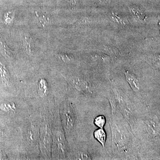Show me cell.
I'll return each instance as SVG.
<instances>
[{
    "label": "cell",
    "mask_w": 160,
    "mask_h": 160,
    "mask_svg": "<svg viewBox=\"0 0 160 160\" xmlns=\"http://www.w3.org/2000/svg\"><path fill=\"white\" fill-rule=\"evenodd\" d=\"M111 128L113 146L119 150L124 149L126 146V143L128 142V134L123 130L122 128L118 126L114 120L112 121Z\"/></svg>",
    "instance_id": "obj_1"
},
{
    "label": "cell",
    "mask_w": 160,
    "mask_h": 160,
    "mask_svg": "<svg viewBox=\"0 0 160 160\" xmlns=\"http://www.w3.org/2000/svg\"><path fill=\"white\" fill-rule=\"evenodd\" d=\"M146 128L148 134L152 137L159 136L160 124L155 118H149L146 121Z\"/></svg>",
    "instance_id": "obj_2"
},
{
    "label": "cell",
    "mask_w": 160,
    "mask_h": 160,
    "mask_svg": "<svg viewBox=\"0 0 160 160\" xmlns=\"http://www.w3.org/2000/svg\"><path fill=\"white\" fill-rule=\"evenodd\" d=\"M23 49L25 52L29 56L34 54V43L31 37L28 34H25L22 38Z\"/></svg>",
    "instance_id": "obj_3"
},
{
    "label": "cell",
    "mask_w": 160,
    "mask_h": 160,
    "mask_svg": "<svg viewBox=\"0 0 160 160\" xmlns=\"http://www.w3.org/2000/svg\"><path fill=\"white\" fill-rule=\"evenodd\" d=\"M125 74L126 80L129 83L132 90L135 92L139 91V83L136 77L134 74L127 71L125 72Z\"/></svg>",
    "instance_id": "obj_4"
},
{
    "label": "cell",
    "mask_w": 160,
    "mask_h": 160,
    "mask_svg": "<svg viewBox=\"0 0 160 160\" xmlns=\"http://www.w3.org/2000/svg\"><path fill=\"white\" fill-rule=\"evenodd\" d=\"M0 52L8 59L12 60L14 58L13 51L8 47L5 42L2 41H0Z\"/></svg>",
    "instance_id": "obj_5"
},
{
    "label": "cell",
    "mask_w": 160,
    "mask_h": 160,
    "mask_svg": "<svg viewBox=\"0 0 160 160\" xmlns=\"http://www.w3.org/2000/svg\"><path fill=\"white\" fill-rule=\"evenodd\" d=\"M94 137L97 140L104 148L106 140V134L104 129L99 128L96 130L94 132Z\"/></svg>",
    "instance_id": "obj_6"
},
{
    "label": "cell",
    "mask_w": 160,
    "mask_h": 160,
    "mask_svg": "<svg viewBox=\"0 0 160 160\" xmlns=\"http://www.w3.org/2000/svg\"><path fill=\"white\" fill-rule=\"evenodd\" d=\"M38 92L41 96L43 97L46 95L48 92V85L45 79L40 80L39 82Z\"/></svg>",
    "instance_id": "obj_7"
},
{
    "label": "cell",
    "mask_w": 160,
    "mask_h": 160,
    "mask_svg": "<svg viewBox=\"0 0 160 160\" xmlns=\"http://www.w3.org/2000/svg\"><path fill=\"white\" fill-rule=\"evenodd\" d=\"M56 56L59 59L63 62L69 63L72 62L74 59V57L72 55L64 52H58L56 53Z\"/></svg>",
    "instance_id": "obj_8"
},
{
    "label": "cell",
    "mask_w": 160,
    "mask_h": 160,
    "mask_svg": "<svg viewBox=\"0 0 160 160\" xmlns=\"http://www.w3.org/2000/svg\"><path fill=\"white\" fill-rule=\"evenodd\" d=\"M0 78L2 80L4 83L8 84L9 82V72L6 70L5 66L2 64H1V66H0Z\"/></svg>",
    "instance_id": "obj_9"
},
{
    "label": "cell",
    "mask_w": 160,
    "mask_h": 160,
    "mask_svg": "<svg viewBox=\"0 0 160 160\" xmlns=\"http://www.w3.org/2000/svg\"><path fill=\"white\" fill-rule=\"evenodd\" d=\"M36 15L38 19L40 24L43 27L48 25L51 22V19L49 16L38 14L37 13H36Z\"/></svg>",
    "instance_id": "obj_10"
},
{
    "label": "cell",
    "mask_w": 160,
    "mask_h": 160,
    "mask_svg": "<svg viewBox=\"0 0 160 160\" xmlns=\"http://www.w3.org/2000/svg\"><path fill=\"white\" fill-rule=\"evenodd\" d=\"M106 123V117L104 115L98 116L94 120L95 125L99 128H103Z\"/></svg>",
    "instance_id": "obj_11"
},
{
    "label": "cell",
    "mask_w": 160,
    "mask_h": 160,
    "mask_svg": "<svg viewBox=\"0 0 160 160\" xmlns=\"http://www.w3.org/2000/svg\"><path fill=\"white\" fill-rule=\"evenodd\" d=\"M14 15L11 12H6L4 16V21L5 23L7 25H10L13 22L14 19Z\"/></svg>",
    "instance_id": "obj_12"
},
{
    "label": "cell",
    "mask_w": 160,
    "mask_h": 160,
    "mask_svg": "<svg viewBox=\"0 0 160 160\" xmlns=\"http://www.w3.org/2000/svg\"><path fill=\"white\" fill-rule=\"evenodd\" d=\"M105 50L106 51H108L110 53L114 55H117L118 54V51L116 48L114 47H110V46H106L105 48Z\"/></svg>",
    "instance_id": "obj_13"
}]
</instances>
